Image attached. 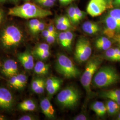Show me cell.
I'll return each instance as SVG.
<instances>
[{
	"label": "cell",
	"instance_id": "obj_1",
	"mask_svg": "<svg viewBox=\"0 0 120 120\" xmlns=\"http://www.w3.org/2000/svg\"><path fill=\"white\" fill-rule=\"evenodd\" d=\"M50 11L43 9L37 4L29 1L9 9V15L26 19L41 18L52 15Z\"/></svg>",
	"mask_w": 120,
	"mask_h": 120
},
{
	"label": "cell",
	"instance_id": "obj_2",
	"mask_svg": "<svg viewBox=\"0 0 120 120\" xmlns=\"http://www.w3.org/2000/svg\"><path fill=\"white\" fill-rule=\"evenodd\" d=\"M120 81V74L116 69L110 66H105L98 69L92 84L96 88H104L116 84Z\"/></svg>",
	"mask_w": 120,
	"mask_h": 120
},
{
	"label": "cell",
	"instance_id": "obj_3",
	"mask_svg": "<svg viewBox=\"0 0 120 120\" xmlns=\"http://www.w3.org/2000/svg\"><path fill=\"white\" fill-rule=\"evenodd\" d=\"M80 98V93L73 86L65 87L57 94L56 101L63 109H71L75 107Z\"/></svg>",
	"mask_w": 120,
	"mask_h": 120
},
{
	"label": "cell",
	"instance_id": "obj_4",
	"mask_svg": "<svg viewBox=\"0 0 120 120\" xmlns=\"http://www.w3.org/2000/svg\"><path fill=\"white\" fill-rule=\"evenodd\" d=\"M55 69L57 73L67 79L77 78L81 73L73 61L63 53L59 54L57 56Z\"/></svg>",
	"mask_w": 120,
	"mask_h": 120
},
{
	"label": "cell",
	"instance_id": "obj_5",
	"mask_svg": "<svg viewBox=\"0 0 120 120\" xmlns=\"http://www.w3.org/2000/svg\"><path fill=\"white\" fill-rule=\"evenodd\" d=\"M103 61L101 56L92 57L86 64L84 72L81 77V82L85 90L89 95L92 94L91 84L95 74L99 69Z\"/></svg>",
	"mask_w": 120,
	"mask_h": 120
},
{
	"label": "cell",
	"instance_id": "obj_6",
	"mask_svg": "<svg viewBox=\"0 0 120 120\" xmlns=\"http://www.w3.org/2000/svg\"><path fill=\"white\" fill-rule=\"evenodd\" d=\"M23 39L22 31L16 26L10 25L6 27L1 33L0 41L5 49L16 47L21 43Z\"/></svg>",
	"mask_w": 120,
	"mask_h": 120
},
{
	"label": "cell",
	"instance_id": "obj_7",
	"mask_svg": "<svg viewBox=\"0 0 120 120\" xmlns=\"http://www.w3.org/2000/svg\"><path fill=\"white\" fill-rule=\"evenodd\" d=\"M92 54L90 42L87 39H79L76 43L74 52V58L77 62L81 63L89 59Z\"/></svg>",
	"mask_w": 120,
	"mask_h": 120
},
{
	"label": "cell",
	"instance_id": "obj_8",
	"mask_svg": "<svg viewBox=\"0 0 120 120\" xmlns=\"http://www.w3.org/2000/svg\"><path fill=\"white\" fill-rule=\"evenodd\" d=\"M105 27L103 31L109 38H113L116 34H120V22L108 14L104 19Z\"/></svg>",
	"mask_w": 120,
	"mask_h": 120
},
{
	"label": "cell",
	"instance_id": "obj_9",
	"mask_svg": "<svg viewBox=\"0 0 120 120\" xmlns=\"http://www.w3.org/2000/svg\"><path fill=\"white\" fill-rule=\"evenodd\" d=\"M109 6L105 0H90L87 5L86 11L92 17L101 15Z\"/></svg>",
	"mask_w": 120,
	"mask_h": 120
},
{
	"label": "cell",
	"instance_id": "obj_10",
	"mask_svg": "<svg viewBox=\"0 0 120 120\" xmlns=\"http://www.w3.org/2000/svg\"><path fill=\"white\" fill-rule=\"evenodd\" d=\"M14 100L9 90L4 87H0V109L9 110L13 105Z\"/></svg>",
	"mask_w": 120,
	"mask_h": 120
},
{
	"label": "cell",
	"instance_id": "obj_11",
	"mask_svg": "<svg viewBox=\"0 0 120 120\" xmlns=\"http://www.w3.org/2000/svg\"><path fill=\"white\" fill-rule=\"evenodd\" d=\"M17 58L26 69L30 70L34 69V58L33 54L29 50H26L18 54Z\"/></svg>",
	"mask_w": 120,
	"mask_h": 120
},
{
	"label": "cell",
	"instance_id": "obj_12",
	"mask_svg": "<svg viewBox=\"0 0 120 120\" xmlns=\"http://www.w3.org/2000/svg\"><path fill=\"white\" fill-rule=\"evenodd\" d=\"M18 71L16 61L12 59L6 60L3 64L1 72L6 77H10L17 75Z\"/></svg>",
	"mask_w": 120,
	"mask_h": 120
},
{
	"label": "cell",
	"instance_id": "obj_13",
	"mask_svg": "<svg viewBox=\"0 0 120 120\" xmlns=\"http://www.w3.org/2000/svg\"><path fill=\"white\" fill-rule=\"evenodd\" d=\"M40 106L43 114L49 119H54L55 116V111L49 99L45 98L41 100Z\"/></svg>",
	"mask_w": 120,
	"mask_h": 120
},
{
	"label": "cell",
	"instance_id": "obj_14",
	"mask_svg": "<svg viewBox=\"0 0 120 120\" xmlns=\"http://www.w3.org/2000/svg\"><path fill=\"white\" fill-rule=\"evenodd\" d=\"M101 96L112 100L120 105V89L103 91L101 93Z\"/></svg>",
	"mask_w": 120,
	"mask_h": 120
},
{
	"label": "cell",
	"instance_id": "obj_15",
	"mask_svg": "<svg viewBox=\"0 0 120 120\" xmlns=\"http://www.w3.org/2000/svg\"><path fill=\"white\" fill-rule=\"evenodd\" d=\"M83 30L87 34H94L97 33L100 30L98 25L94 22L86 21L82 26Z\"/></svg>",
	"mask_w": 120,
	"mask_h": 120
},
{
	"label": "cell",
	"instance_id": "obj_16",
	"mask_svg": "<svg viewBox=\"0 0 120 120\" xmlns=\"http://www.w3.org/2000/svg\"><path fill=\"white\" fill-rule=\"evenodd\" d=\"M34 73L39 75H46L49 72V66L42 61H38L34 64Z\"/></svg>",
	"mask_w": 120,
	"mask_h": 120
},
{
	"label": "cell",
	"instance_id": "obj_17",
	"mask_svg": "<svg viewBox=\"0 0 120 120\" xmlns=\"http://www.w3.org/2000/svg\"><path fill=\"white\" fill-rule=\"evenodd\" d=\"M37 105L31 99L24 100L19 105V109L23 111H34L37 109Z\"/></svg>",
	"mask_w": 120,
	"mask_h": 120
},
{
	"label": "cell",
	"instance_id": "obj_18",
	"mask_svg": "<svg viewBox=\"0 0 120 120\" xmlns=\"http://www.w3.org/2000/svg\"><path fill=\"white\" fill-rule=\"evenodd\" d=\"M105 104L107 112L110 116L115 115L120 111V105L112 100L109 99Z\"/></svg>",
	"mask_w": 120,
	"mask_h": 120
},
{
	"label": "cell",
	"instance_id": "obj_19",
	"mask_svg": "<svg viewBox=\"0 0 120 120\" xmlns=\"http://www.w3.org/2000/svg\"><path fill=\"white\" fill-rule=\"evenodd\" d=\"M62 83L63 81L61 80L52 85L45 86V89L47 90L48 95L49 96H52L56 94L60 90Z\"/></svg>",
	"mask_w": 120,
	"mask_h": 120
},
{
	"label": "cell",
	"instance_id": "obj_20",
	"mask_svg": "<svg viewBox=\"0 0 120 120\" xmlns=\"http://www.w3.org/2000/svg\"><path fill=\"white\" fill-rule=\"evenodd\" d=\"M105 58L112 61H119V59L116 56L115 49L110 48L105 50Z\"/></svg>",
	"mask_w": 120,
	"mask_h": 120
},
{
	"label": "cell",
	"instance_id": "obj_21",
	"mask_svg": "<svg viewBox=\"0 0 120 120\" xmlns=\"http://www.w3.org/2000/svg\"><path fill=\"white\" fill-rule=\"evenodd\" d=\"M18 84L19 90L22 89L26 85L27 83V77L25 74L20 73L16 75Z\"/></svg>",
	"mask_w": 120,
	"mask_h": 120
},
{
	"label": "cell",
	"instance_id": "obj_22",
	"mask_svg": "<svg viewBox=\"0 0 120 120\" xmlns=\"http://www.w3.org/2000/svg\"><path fill=\"white\" fill-rule=\"evenodd\" d=\"M66 33V49L70 51L71 49V45L73 43V34L70 30L65 31Z\"/></svg>",
	"mask_w": 120,
	"mask_h": 120
},
{
	"label": "cell",
	"instance_id": "obj_23",
	"mask_svg": "<svg viewBox=\"0 0 120 120\" xmlns=\"http://www.w3.org/2000/svg\"><path fill=\"white\" fill-rule=\"evenodd\" d=\"M68 16L70 22L73 24H77L75 7L71 6L68 10Z\"/></svg>",
	"mask_w": 120,
	"mask_h": 120
},
{
	"label": "cell",
	"instance_id": "obj_24",
	"mask_svg": "<svg viewBox=\"0 0 120 120\" xmlns=\"http://www.w3.org/2000/svg\"><path fill=\"white\" fill-rule=\"evenodd\" d=\"M112 42L110 41H109L107 42H98L95 41V46L97 49L100 50H102L105 51L111 48L112 46Z\"/></svg>",
	"mask_w": 120,
	"mask_h": 120
},
{
	"label": "cell",
	"instance_id": "obj_25",
	"mask_svg": "<svg viewBox=\"0 0 120 120\" xmlns=\"http://www.w3.org/2000/svg\"><path fill=\"white\" fill-rule=\"evenodd\" d=\"M49 50V46L47 43H40L38 44L33 51V54L39 52L45 51Z\"/></svg>",
	"mask_w": 120,
	"mask_h": 120
},
{
	"label": "cell",
	"instance_id": "obj_26",
	"mask_svg": "<svg viewBox=\"0 0 120 120\" xmlns=\"http://www.w3.org/2000/svg\"><path fill=\"white\" fill-rule=\"evenodd\" d=\"M40 22L41 21L38 18L31 19L30 20L28 23V26L29 30L32 34H33L35 29L38 26Z\"/></svg>",
	"mask_w": 120,
	"mask_h": 120
},
{
	"label": "cell",
	"instance_id": "obj_27",
	"mask_svg": "<svg viewBox=\"0 0 120 120\" xmlns=\"http://www.w3.org/2000/svg\"><path fill=\"white\" fill-rule=\"evenodd\" d=\"M35 2L39 5L45 7H51L53 6L55 3L49 0H34Z\"/></svg>",
	"mask_w": 120,
	"mask_h": 120
},
{
	"label": "cell",
	"instance_id": "obj_28",
	"mask_svg": "<svg viewBox=\"0 0 120 120\" xmlns=\"http://www.w3.org/2000/svg\"><path fill=\"white\" fill-rule=\"evenodd\" d=\"M55 26L57 30L61 31H67L72 27L71 22H69L64 23L55 24Z\"/></svg>",
	"mask_w": 120,
	"mask_h": 120
},
{
	"label": "cell",
	"instance_id": "obj_29",
	"mask_svg": "<svg viewBox=\"0 0 120 120\" xmlns=\"http://www.w3.org/2000/svg\"><path fill=\"white\" fill-rule=\"evenodd\" d=\"M33 54L36 57H37L40 60H45V59H47L50 56V52L49 50H47V51L42 52L35 53H34Z\"/></svg>",
	"mask_w": 120,
	"mask_h": 120
},
{
	"label": "cell",
	"instance_id": "obj_30",
	"mask_svg": "<svg viewBox=\"0 0 120 120\" xmlns=\"http://www.w3.org/2000/svg\"><path fill=\"white\" fill-rule=\"evenodd\" d=\"M58 39L60 45L65 49L66 47V39L65 31L60 33L58 35Z\"/></svg>",
	"mask_w": 120,
	"mask_h": 120
},
{
	"label": "cell",
	"instance_id": "obj_31",
	"mask_svg": "<svg viewBox=\"0 0 120 120\" xmlns=\"http://www.w3.org/2000/svg\"><path fill=\"white\" fill-rule=\"evenodd\" d=\"M44 80L42 78H36L34 79L32 82L31 86L32 91L34 92Z\"/></svg>",
	"mask_w": 120,
	"mask_h": 120
},
{
	"label": "cell",
	"instance_id": "obj_32",
	"mask_svg": "<svg viewBox=\"0 0 120 120\" xmlns=\"http://www.w3.org/2000/svg\"><path fill=\"white\" fill-rule=\"evenodd\" d=\"M108 14L120 22V8H115L111 10Z\"/></svg>",
	"mask_w": 120,
	"mask_h": 120
},
{
	"label": "cell",
	"instance_id": "obj_33",
	"mask_svg": "<svg viewBox=\"0 0 120 120\" xmlns=\"http://www.w3.org/2000/svg\"><path fill=\"white\" fill-rule=\"evenodd\" d=\"M9 78L10 79L9 81V85L12 86L13 88L19 90L18 84L16 76L15 75Z\"/></svg>",
	"mask_w": 120,
	"mask_h": 120
},
{
	"label": "cell",
	"instance_id": "obj_34",
	"mask_svg": "<svg viewBox=\"0 0 120 120\" xmlns=\"http://www.w3.org/2000/svg\"><path fill=\"white\" fill-rule=\"evenodd\" d=\"M75 10H76V17H77V23L80 22L82 19L84 18L85 13L81 10L79 8L77 7H75Z\"/></svg>",
	"mask_w": 120,
	"mask_h": 120
},
{
	"label": "cell",
	"instance_id": "obj_35",
	"mask_svg": "<svg viewBox=\"0 0 120 120\" xmlns=\"http://www.w3.org/2000/svg\"><path fill=\"white\" fill-rule=\"evenodd\" d=\"M106 112H107V109H106L105 104L102 102H101L98 112L97 115H98L99 116H103L105 115Z\"/></svg>",
	"mask_w": 120,
	"mask_h": 120
},
{
	"label": "cell",
	"instance_id": "obj_36",
	"mask_svg": "<svg viewBox=\"0 0 120 120\" xmlns=\"http://www.w3.org/2000/svg\"><path fill=\"white\" fill-rule=\"evenodd\" d=\"M45 89V81L44 80L34 92L37 94H42L44 92Z\"/></svg>",
	"mask_w": 120,
	"mask_h": 120
},
{
	"label": "cell",
	"instance_id": "obj_37",
	"mask_svg": "<svg viewBox=\"0 0 120 120\" xmlns=\"http://www.w3.org/2000/svg\"><path fill=\"white\" fill-rule=\"evenodd\" d=\"M45 29V24L43 22H41L38 26L37 27V28L35 29L33 34H37L41 32L42 31Z\"/></svg>",
	"mask_w": 120,
	"mask_h": 120
},
{
	"label": "cell",
	"instance_id": "obj_38",
	"mask_svg": "<svg viewBox=\"0 0 120 120\" xmlns=\"http://www.w3.org/2000/svg\"><path fill=\"white\" fill-rule=\"evenodd\" d=\"M101 103V101H96L94 103H93L91 105V107H90L91 109L96 114V115H97Z\"/></svg>",
	"mask_w": 120,
	"mask_h": 120
},
{
	"label": "cell",
	"instance_id": "obj_39",
	"mask_svg": "<svg viewBox=\"0 0 120 120\" xmlns=\"http://www.w3.org/2000/svg\"><path fill=\"white\" fill-rule=\"evenodd\" d=\"M70 22L69 17L66 16H60L56 19L55 21V24H60V23H64L66 22Z\"/></svg>",
	"mask_w": 120,
	"mask_h": 120
},
{
	"label": "cell",
	"instance_id": "obj_40",
	"mask_svg": "<svg viewBox=\"0 0 120 120\" xmlns=\"http://www.w3.org/2000/svg\"><path fill=\"white\" fill-rule=\"evenodd\" d=\"M57 37V35L52 34L48 36L47 38H46L45 39L46 41V42L48 44H51L54 43L56 41V37Z\"/></svg>",
	"mask_w": 120,
	"mask_h": 120
},
{
	"label": "cell",
	"instance_id": "obj_41",
	"mask_svg": "<svg viewBox=\"0 0 120 120\" xmlns=\"http://www.w3.org/2000/svg\"><path fill=\"white\" fill-rule=\"evenodd\" d=\"M87 119H88L87 116L86 114L83 113H82L78 114L73 118V120H86Z\"/></svg>",
	"mask_w": 120,
	"mask_h": 120
},
{
	"label": "cell",
	"instance_id": "obj_42",
	"mask_svg": "<svg viewBox=\"0 0 120 120\" xmlns=\"http://www.w3.org/2000/svg\"><path fill=\"white\" fill-rule=\"evenodd\" d=\"M36 118L34 116L30 115H26L22 116L19 118V120H35Z\"/></svg>",
	"mask_w": 120,
	"mask_h": 120
},
{
	"label": "cell",
	"instance_id": "obj_43",
	"mask_svg": "<svg viewBox=\"0 0 120 120\" xmlns=\"http://www.w3.org/2000/svg\"><path fill=\"white\" fill-rule=\"evenodd\" d=\"M47 29L52 34L57 35V33L56 31V26H54V25H50L48 27Z\"/></svg>",
	"mask_w": 120,
	"mask_h": 120
},
{
	"label": "cell",
	"instance_id": "obj_44",
	"mask_svg": "<svg viewBox=\"0 0 120 120\" xmlns=\"http://www.w3.org/2000/svg\"><path fill=\"white\" fill-rule=\"evenodd\" d=\"M112 39L116 44L118 48H120V34H116Z\"/></svg>",
	"mask_w": 120,
	"mask_h": 120
},
{
	"label": "cell",
	"instance_id": "obj_45",
	"mask_svg": "<svg viewBox=\"0 0 120 120\" xmlns=\"http://www.w3.org/2000/svg\"><path fill=\"white\" fill-rule=\"evenodd\" d=\"M41 33V34L42 35V36L45 38H47L48 36H49V35L52 34L49 30H48L47 29H46V30L45 29Z\"/></svg>",
	"mask_w": 120,
	"mask_h": 120
},
{
	"label": "cell",
	"instance_id": "obj_46",
	"mask_svg": "<svg viewBox=\"0 0 120 120\" xmlns=\"http://www.w3.org/2000/svg\"><path fill=\"white\" fill-rule=\"evenodd\" d=\"M75 0H58L60 4L64 5L69 4Z\"/></svg>",
	"mask_w": 120,
	"mask_h": 120
},
{
	"label": "cell",
	"instance_id": "obj_47",
	"mask_svg": "<svg viewBox=\"0 0 120 120\" xmlns=\"http://www.w3.org/2000/svg\"><path fill=\"white\" fill-rule=\"evenodd\" d=\"M115 50L116 52V56H117L119 62L120 61V48H115Z\"/></svg>",
	"mask_w": 120,
	"mask_h": 120
},
{
	"label": "cell",
	"instance_id": "obj_48",
	"mask_svg": "<svg viewBox=\"0 0 120 120\" xmlns=\"http://www.w3.org/2000/svg\"><path fill=\"white\" fill-rule=\"evenodd\" d=\"M4 18V14L2 12V10L0 9V24L2 22V20Z\"/></svg>",
	"mask_w": 120,
	"mask_h": 120
},
{
	"label": "cell",
	"instance_id": "obj_49",
	"mask_svg": "<svg viewBox=\"0 0 120 120\" xmlns=\"http://www.w3.org/2000/svg\"><path fill=\"white\" fill-rule=\"evenodd\" d=\"M5 119H5V117H4V116L0 114V120H4Z\"/></svg>",
	"mask_w": 120,
	"mask_h": 120
},
{
	"label": "cell",
	"instance_id": "obj_50",
	"mask_svg": "<svg viewBox=\"0 0 120 120\" xmlns=\"http://www.w3.org/2000/svg\"><path fill=\"white\" fill-rule=\"evenodd\" d=\"M120 0H114V4L116 5H117L118 4V3L120 1Z\"/></svg>",
	"mask_w": 120,
	"mask_h": 120
},
{
	"label": "cell",
	"instance_id": "obj_51",
	"mask_svg": "<svg viewBox=\"0 0 120 120\" xmlns=\"http://www.w3.org/2000/svg\"><path fill=\"white\" fill-rule=\"evenodd\" d=\"M112 1V0H107V4L109 5H110V4H111Z\"/></svg>",
	"mask_w": 120,
	"mask_h": 120
},
{
	"label": "cell",
	"instance_id": "obj_52",
	"mask_svg": "<svg viewBox=\"0 0 120 120\" xmlns=\"http://www.w3.org/2000/svg\"><path fill=\"white\" fill-rule=\"evenodd\" d=\"M116 120H120V112L117 115V116L116 117Z\"/></svg>",
	"mask_w": 120,
	"mask_h": 120
},
{
	"label": "cell",
	"instance_id": "obj_53",
	"mask_svg": "<svg viewBox=\"0 0 120 120\" xmlns=\"http://www.w3.org/2000/svg\"><path fill=\"white\" fill-rule=\"evenodd\" d=\"M12 0L13 1V2H14V3H17V2L19 0Z\"/></svg>",
	"mask_w": 120,
	"mask_h": 120
},
{
	"label": "cell",
	"instance_id": "obj_54",
	"mask_svg": "<svg viewBox=\"0 0 120 120\" xmlns=\"http://www.w3.org/2000/svg\"><path fill=\"white\" fill-rule=\"evenodd\" d=\"M6 1V0H0V3H4Z\"/></svg>",
	"mask_w": 120,
	"mask_h": 120
},
{
	"label": "cell",
	"instance_id": "obj_55",
	"mask_svg": "<svg viewBox=\"0 0 120 120\" xmlns=\"http://www.w3.org/2000/svg\"><path fill=\"white\" fill-rule=\"evenodd\" d=\"M50 0V1H53V2H55L56 0Z\"/></svg>",
	"mask_w": 120,
	"mask_h": 120
},
{
	"label": "cell",
	"instance_id": "obj_56",
	"mask_svg": "<svg viewBox=\"0 0 120 120\" xmlns=\"http://www.w3.org/2000/svg\"><path fill=\"white\" fill-rule=\"evenodd\" d=\"M120 5V1L118 3V4H117V5Z\"/></svg>",
	"mask_w": 120,
	"mask_h": 120
},
{
	"label": "cell",
	"instance_id": "obj_57",
	"mask_svg": "<svg viewBox=\"0 0 120 120\" xmlns=\"http://www.w3.org/2000/svg\"><path fill=\"white\" fill-rule=\"evenodd\" d=\"M26 2H27V1H29L30 0H24Z\"/></svg>",
	"mask_w": 120,
	"mask_h": 120
}]
</instances>
